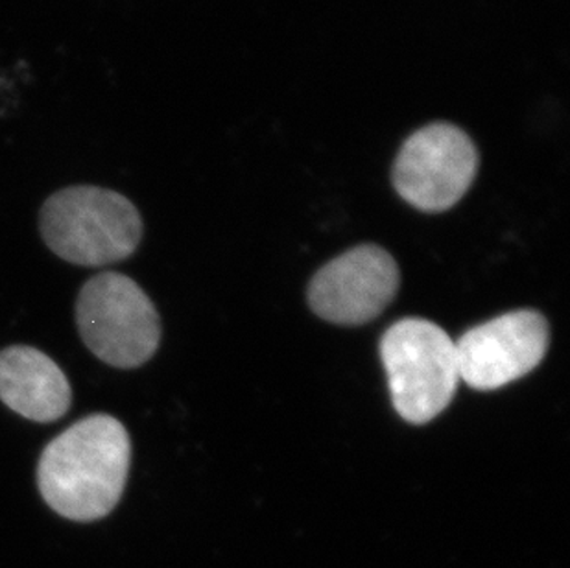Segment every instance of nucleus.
Instances as JSON below:
<instances>
[{"label": "nucleus", "mask_w": 570, "mask_h": 568, "mask_svg": "<svg viewBox=\"0 0 570 568\" xmlns=\"http://www.w3.org/2000/svg\"><path fill=\"white\" fill-rule=\"evenodd\" d=\"M395 258L377 246H358L317 272L308 301L317 316L336 325L372 322L399 288Z\"/></svg>", "instance_id": "obj_7"}, {"label": "nucleus", "mask_w": 570, "mask_h": 568, "mask_svg": "<svg viewBox=\"0 0 570 568\" xmlns=\"http://www.w3.org/2000/svg\"><path fill=\"white\" fill-rule=\"evenodd\" d=\"M50 252L67 263L98 268L134 255L142 238L139 210L122 194L76 185L52 194L39 213Z\"/></svg>", "instance_id": "obj_2"}, {"label": "nucleus", "mask_w": 570, "mask_h": 568, "mask_svg": "<svg viewBox=\"0 0 570 568\" xmlns=\"http://www.w3.org/2000/svg\"><path fill=\"white\" fill-rule=\"evenodd\" d=\"M131 466V440L119 419L92 413L39 456L38 488L50 510L75 522L108 517L119 506Z\"/></svg>", "instance_id": "obj_1"}, {"label": "nucleus", "mask_w": 570, "mask_h": 568, "mask_svg": "<svg viewBox=\"0 0 570 568\" xmlns=\"http://www.w3.org/2000/svg\"><path fill=\"white\" fill-rule=\"evenodd\" d=\"M0 401L33 423H55L69 412L70 382L39 349L11 345L0 351Z\"/></svg>", "instance_id": "obj_8"}, {"label": "nucleus", "mask_w": 570, "mask_h": 568, "mask_svg": "<svg viewBox=\"0 0 570 568\" xmlns=\"http://www.w3.org/2000/svg\"><path fill=\"white\" fill-rule=\"evenodd\" d=\"M549 323L539 312H508L456 342L460 381L482 392L508 386L543 362Z\"/></svg>", "instance_id": "obj_6"}, {"label": "nucleus", "mask_w": 570, "mask_h": 568, "mask_svg": "<svg viewBox=\"0 0 570 568\" xmlns=\"http://www.w3.org/2000/svg\"><path fill=\"white\" fill-rule=\"evenodd\" d=\"M393 407L409 423L423 424L451 404L460 382L456 342L436 323L403 320L381 342Z\"/></svg>", "instance_id": "obj_4"}, {"label": "nucleus", "mask_w": 570, "mask_h": 568, "mask_svg": "<svg viewBox=\"0 0 570 568\" xmlns=\"http://www.w3.org/2000/svg\"><path fill=\"white\" fill-rule=\"evenodd\" d=\"M76 325L83 345L117 370L145 365L161 342L156 306L139 284L119 272L95 275L81 286Z\"/></svg>", "instance_id": "obj_3"}, {"label": "nucleus", "mask_w": 570, "mask_h": 568, "mask_svg": "<svg viewBox=\"0 0 570 568\" xmlns=\"http://www.w3.org/2000/svg\"><path fill=\"white\" fill-rule=\"evenodd\" d=\"M479 172L473 140L454 124L434 123L404 140L393 187L415 209L443 213L465 196Z\"/></svg>", "instance_id": "obj_5"}]
</instances>
